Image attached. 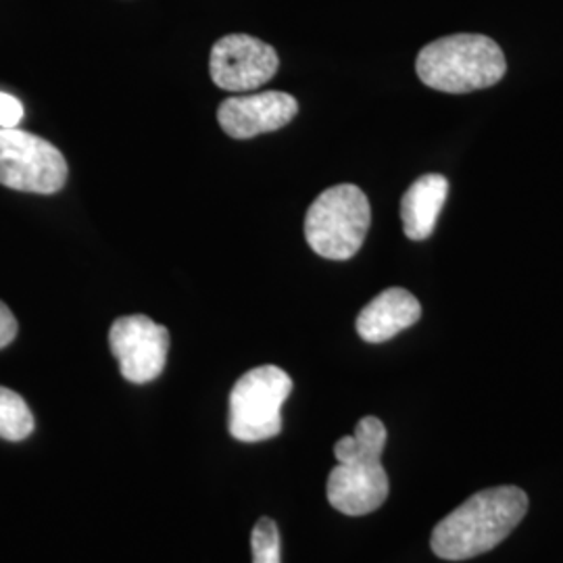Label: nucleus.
Instances as JSON below:
<instances>
[{"label":"nucleus","mask_w":563,"mask_h":563,"mask_svg":"<svg viewBox=\"0 0 563 563\" xmlns=\"http://www.w3.org/2000/svg\"><path fill=\"white\" fill-rule=\"evenodd\" d=\"M528 511V497L518 486H497L472 495L432 532L430 547L446 562L478 558L504 543Z\"/></svg>","instance_id":"f257e3e1"},{"label":"nucleus","mask_w":563,"mask_h":563,"mask_svg":"<svg viewBox=\"0 0 563 563\" xmlns=\"http://www.w3.org/2000/svg\"><path fill=\"white\" fill-rule=\"evenodd\" d=\"M386 426L367 416L353 437H344L334 455L339 465L328 476V501L344 516H367L384 505L390 483L383 465Z\"/></svg>","instance_id":"f03ea898"},{"label":"nucleus","mask_w":563,"mask_h":563,"mask_svg":"<svg viewBox=\"0 0 563 563\" xmlns=\"http://www.w3.org/2000/svg\"><path fill=\"white\" fill-rule=\"evenodd\" d=\"M416 69L428 88L465 95L504 80L507 60L501 46L488 36L455 34L426 44Z\"/></svg>","instance_id":"7ed1b4c3"},{"label":"nucleus","mask_w":563,"mask_h":563,"mask_svg":"<svg viewBox=\"0 0 563 563\" xmlns=\"http://www.w3.org/2000/svg\"><path fill=\"white\" fill-rule=\"evenodd\" d=\"M372 223V209L360 186L339 184L311 202L305 216L309 246L332 262H346L362 249Z\"/></svg>","instance_id":"20e7f679"},{"label":"nucleus","mask_w":563,"mask_h":563,"mask_svg":"<svg viewBox=\"0 0 563 563\" xmlns=\"http://www.w3.org/2000/svg\"><path fill=\"white\" fill-rule=\"evenodd\" d=\"M290 393V376L276 365L246 372L230 393V434L242 443H262L278 437L282 405Z\"/></svg>","instance_id":"39448f33"},{"label":"nucleus","mask_w":563,"mask_h":563,"mask_svg":"<svg viewBox=\"0 0 563 563\" xmlns=\"http://www.w3.org/2000/svg\"><path fill=\"white\" fill-rule=\"evenodd\" d=\"M59 148L20 128H0V184L20 192L55 195L67 181Z\"/></svg>","instance_id":"423d86ee"},{"label":"nucleus","mask_w":563,"mask_h":563,"mask_svg":"<svg viewBox=\"0 0 563 563\" xmlns=\"http://www.w3.org/2000/svg\"><path fill=\"white\" fill-rule=\"evenodd\" d=\"M109 346L128 383H153L167 362L169 332L146 316H125L111 325Z\"/></svg>","instance_id":"0eeeda50"},{"label":"nucleus","mask_w":563,"mask_h":563,"mask_svg":"<svg viewBox=\"0 0 563 563\" xmlns=\"http://www.w3.org/2000/svg\"><path fill=\"white\" fill-rule=\"evenodd\" d=\"M278 67V53L269 44L246 34H230L220 38L209 59L211 80L230 92L260 88L276 76Z\"/></svg>","instance_id":"6e6552de"},{"label":"nucleus","mask_w":563,"mask_h":563,"mask_svg":"<svg viewBox=\"0 0 563 563\" xmlns=\"http://www.w3.org/2000/svg\"><path fill=\"white\" fill-rule=\"evenodd\" d=\"M299 113V102L288 92L267 90L260 95L230 97L218 109V121L230 139L246 141L276 132Z\"/></svg>","instance_id":"1a4fd4ad"},{"label":"nucleus","mask_w":563,"mask_h":563,"mask_svg":"<svg viewBox=\"0 0 563 563\" xmlns=\"http://www.w3.org/2000/svg\"><path fill=\"white\" fill-rule=\"evenodd\" d=\"M422 318V305L405 288H386L357 316V334L369 344L390 341Z\"/></svg>","instance_id":"9d476101"},{"label":"nucleus","mask_w":563,"mask_h":563,"mask_svg":"<svg viewBox=\"0 0 563 563\" xmlns=\"http://www.w3.org/2000/svg\"><path fill=\"white\" fill-rule=\"evenodd\" d=\"M446 195L449 181L441 174H426L407 188L402 195L401 220L409 241H426L432 236Z\"/></svg>","instance_id":"9b49d317"},{"label":"nucleus","mask_w":563,"mask_h":563,"mask_svg":"<svg viewBox=\"0 0 563 563\" xmlns=\"http://www.w3.org/2000/svg\"><path fill=\"white\" fill-rule=\"evenodd\" d=\"M34 432V416L18 393L0 386V439L20 443Z\"/></svg>","instance_id":"f8f14e48"},{"label":"nucleus","mask_w":563,"mask_h":563,"mask_svg":"<svg viewBox=\"0 0 563 563\" xmlns=\"http://www.w3.org/2000/svg\"><path fill=\"white\" fill-rule=\"evenodd\" d=\"M253 563H282L280 530L278 523L269 518H262L253 528L251 537Z\"/></svg>","instance_id":"ddd939ff"},{"label":"nucleus","mask_w":563,"mask_h":563,"mask_svg":"<svg viewBox=\"0 0 563 563\" xmlns=\"http://www.w3.org/2000/svg\"><path fill=\"white\" fill-rule=\"evenodd\" d=\"M23 120V104L9 92H0V128H18Z\"/></svg>","instance_id":"4468645a"},{"label":"nucleus","mask_w":563,"mask_h":563,"mask_svg":"<svg viewBox=\"0 0 563 563\" xmlns=\"http://www.w3.org/2000/svg\"><path fill=\"white\" fill-rule=\"evenodd\" d=\"M18 336V320L11 309L0 301V349L9 346Z\"/></svg>","instance_id":"2eb2a0df"}]
</instances>
